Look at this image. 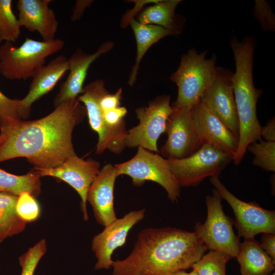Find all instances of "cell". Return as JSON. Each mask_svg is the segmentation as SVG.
<instances>
[{
  "instance_id": "17",
  "label": "cell",
  "mask_w": 275,
  "mask_h": 275,
  "mask_svg": "<svg viewBox=\"0 0 275 275\" xmlns=\"http://www.w3.org/2000/svg\"><path fill=\"white\" fill-rule=\"evenodd\" d=\"M113 46L112 42H104L91 54H87L79 49L68 59L69 73L55 97V107L67 100L77 98L82 93L84 84L91 65L100 56L109 51Z\"/></svg>"
},
{
  "instance_id": "38",
  "label": "cell",
  "mask_w": 275,
  "mask_h": 275,
  "mask_svg": "<svg viewBox=\"0 0 275 275\" xmlns=\"http://www.w3.org/2000/svg\"><path fill=\"white\" fill-rule=\"evenodd\" d=\"M189 275H198V273L193 270L190 272H189Z\"/></svg>"
},
{
  "instance_id": "28",
  "label": "cell",
  "mask_w": 275,
  "mask_h": 275,
  "mask_svg": "<svg viewBox=\"0 0 275 275\" xmlns=\"http://www.w3.org/2000/svg\"><path fill=\"white\" fill-rule=\"evenodd\" d=\"M47 250L45 239H42L19 258L21 267V275H33L36 267Z\"/></svg>"
},
{
  "instance_id": "5",
  "label": "cell",
  "mask_w": 275,
  "mask_h": 275,
  "mask_svg": "<svg viewBox=\"0 0 275 275\" xmlns=\"http://www.w3.org/2000/svg\"><path fill=\"white\" fill-rule=\"evenodd\" d=\"M64 44L59 38L45 41L26 37L19 46L5 42L0 45V73L11 80L31 78L46 58L62 50Z\"/></svg>"
},
{
  "instance_id": "24",
  "label": "cell",
  "mask_w": 275,
  "mask_h": 275,
  "mask_svg": "<svg viewBox=\"0 0 275 275\" xmlns=\"http://www.w3.org/2000/svg\"><path fill=\"white\" fill-rule=\"evenodd\" d=\"M40 177L36 170L23 175H15L0 169V192L17 196L26 192L37 197L41 191Z\"/></svg>"
},
{
  "instance_id": "26",
  "label": "cell",
  "mask_w": 275,
  "mask_h": 275,
  "mask_svg": "<svg viewBox=\"0 0 275 275\" xmlns=\"http://www.w3.org/2000/svg\"><path fill=\"white\" fill-rule=\"evenodd\" d=\"M12 1L0 0V40L16 42L20 35L21 26L12 9Z\"/></svg>"
},
{
  "instance_id": "14",
  "label": "cell",
  "mask_w": 275,
  "mask_h": 275,
  "mask_svg": "<svg viewBox=\"0 0 275 275\" xmlns=\"http://www.w3.org/2000/svg\"><path fill=\"white\" fill-rule=\"evenodd\" d=\"M145 212V209L130 211L105 226L101 232L93 237L92 250L97 260L95 269H107L112 267L114 251L125 243L128 232L143 219Z\"/></svg>"
},
{
  "instance_id": "11",
  "label": "cell",
  "mask_w": 275,
  "mask_h": 275,
  "mask_svg": "<svg viewBox=\"0 0 275 275\" xmlns=\"http://www.w3.org/2000/svg\"><path fill=\"white\" fill-rule=\"evenodd\" d=\"M173 108L166 122L167 140L160 149L167 159L187 157L203 144L196 129L191 109Z\"/></svg>"
},
{
  "instance_id": "18",
  "label": "cell",
  "mask_w": 275,
  "mask_h": 275,
  "mask_svg": "<svg viewBox=\"0 0 275 275\" xmlns=\"http://www.w3.org/2000/svg\"><path fill=\"white\" fill-rule=\"evenodd\" d=\"M68 71V59L60 54L47 65L38 68L34 73L26 95L19 101L21 118L26 119L30 114L32 104L49 92Z\"/></svg>"
},
{
  "instance_id": "10",
  "label": "cell",
  "mask_w": 275,
  "mask_h": 275,
  "mask_svg": "<svg viewBox=\"0 0 275 275\" xmlns=\"http://www.w3.org/2000/svg\"><path fill=\"white\" fill-rule=\"evenodd\" d=\"M210 180L222 199L232 208L239 237L248 238L262 233L275 234L274 211L266 210L255 202L240 200L227 189L218 177H211Z\"/></svg>"
},
{
  "instance_id": "22",
  "label": "cell",
  "mask_w": 275,
  "mask_h": 275,
  "mask_svg": "<svg viewBox=\"0 0 275 275\" xmlns=\"http://www.w3.org/2000/svg\"><path fill=\"white\" fill-rule=\"evenodd\" d=\"M180 0L159 1L143 10L138 16L137 21L144 24L163 27L179 34L176 26L175 9Z\"/></svg>"
},
{
  "instance_id": "29",
  "label": "cell",
  "mask_w": 275,
  "mask_h": 275,
  "mask_svg": "<svg viewBox=\"0 0 275 275\" xmlns=\"http://www.w3.org/2000/svg\"><path fill=\"white\" fill-rule=\"evenodd\" d=\"M18 216L25 222L36 220L40 215V207L35 197L26 192L18 196L16 206Z\"/></svg>"
},
{
  "instance_id": "39",
  "label": "cell",
  "mask_w": 275,
  "mask_h": 275,
  "mask_svg": "<svg viewBox=\"0 0 275 275\" xmlns=\"http://www.w3.org/2000/svg\"><path fill=\"white\" fill-rule=\"evenodd\" d=\"M270 275H275V273H272V274H270Z\"/></svg>"
},
{
  "instance_id": "16",
  "label": "cell",
  "mask_w": 275,
  "mask_h": 275,
  "mask_svg": "<svg viewBox=\"0 0 275 275\" xmlns=\"http://www.w3.org/2000/svg\"><path fill=\"white\" fill-rule=\"evenodd\" d=\"M117 170L111 163L104 166L91 184L87 201L91 205L98 224L106 226L116 219L114 209V186L118 176Z\"/></svg>"
},
{
  "instance_id": "19",
  "label": "cell",
  "mask_w": 275,
  "mask_h": 275,
  "mask_svg": "<svg viewBox=\"0 0 275 275\" xmlns=\"http://www.w3.org/2000/svg\"><path fill=\"white\" fill-rule=\"evenodd\" d=\"M51 0H18L16 7L21 27L29 32H37L43 41L55 39L59 26L54 10L49 7Z\"/></svg>"
},
{
  "instance_id": "6",
  "label": "cell",
  "mask_w": 275,
  "mask_h": 275,
  "mask_svg": "<svg viewBox=\"0 0 275 275\" xmlns=\"http://www.w3.org/2000/svg\"><path fill=\"white\" fill-rule=\"evenodd\" d=\"M114 166L118 175L130 176L134 186H141L150 180L164 188L172 202L177 201L180 197L181 187L170 168L168 159L156 153L139 147L131 159Z\"/></svg>"
},
{
  "instance_id": "20",
  "label": "cell",
  "mask_w": 275,
  "mask_h": 275,
  "mask_svg": "<svg viewBox=\"0 0 275 275\" xmlns=\"http://www.w3.org/2000/svg\"><path fill=\"white\" fill-rule=\"evenodd\" d=\"M236 258L241 275H270L275 268V261L254 237L240 242Z\"/></svg>"
},
{
  "instance_id": "1",
  "label": "cell",
  "mask_w": 275,
  "mask_h": 275,
  "mask_svg": "<svg viewBox=\"0 0 275 275\" xmlns=\"http://www.w3.org/2000/svg\"><path fill=\"white\" fill-rule=\"evenodd\" d=\"M86 116L85 106L75 98L61 103L38 120L0 116V162L25 157L35 169L59 166L76 154L72 132Z\"/></svg>"
},
{
  "instance_id": "23",
  "label": "cell",
  "mask_w": 275,
  "mask_h": 275,
  "mask_svg": "<svg viewBox=\"0 0 275 275\" xmlns=\"http://www.w3.org/2000/svg\"><path fill=\"white\" fill-rule=\"evenodd\" d=\"M17 199V196L0 192V241L20 233L25 227L26 222L16 212Z\"/></svg>"
},
{
  "instance_id": "27",
  "label": "cell",
  "mask_w": 275,
  "mask_h": 275,
  "mask_svg": "<svg viewBox=\"0 0 275 275\" xmlns=\"http://www.w3.org/2000/svg\"><path fill=\"white\" fill-rule=\"evenodd\" d=\"M246 150L254 156L252 162L254 166L266 171H275V142H255L249 145Z\"/></svg>"
},
{
  "instance_id": "9",
  "label": "cell",
  "mask_w": 275,
  "mask_h": 275,
  "mask_svg": "<svg viewBox=\"0 0 275 275\" xmlns=\"http://www.w3.org/2000/svg\"><path fill=\"white\" fill-rule=\"evenodd\" d=\"M170 100L169 95L158 96L150 101L148 106L135 109L139 123L127 131L126 147H141L156 153L158 152V140L165 132L167 121L173 111Z\"/></svg>"
},
{
  "instance_id": "4",
  "label": "cell",
  "mask_w": 275,
  "mask_h": 275,
  "mask_svg": "<svg viewBox=\"0 0 275 275\" xmlns=\"http://www.w3.org/2000/svg\"><path fill=\"white\" fill-rule=\"evenodd\" d=\"M206 52L198 53L190 49L182 56L178 69L170 77L178 87L172 107L191 109L210 86L215 73L216 58L206 59Z\"/></svg>"
},
{
  "instance_id": "31",
  "label": "cell",
  "mask_w": 275,
  "mask_h": 275,
  "mask_svg": "<svg viewBox=\"0 0 275 275\" xmlns=\"http://www.w3.org/2000/svg\"><path fill=\"white\" fill-rule=\"evenodd\" d=\"M19 99H11L0 90V116L21 119L19 112Z\"/></svg>"
},
{
  "instance_id": "12",
  "label": "cell",
  "mask_w": 275,
  "mask_h": 275,
  "mask_svg": "<svg viewBox=\"0 0 275 275\" xmlns=\"http://www.w3.org/2000/svg\"><path fill=\"white\" fill-rule=\"evenodd\" d=\"M230 70L216 67L214 78L200 101L239 139V123Z\"/></svg>"
},
{
  "instance_id": "3",
  "label": "cell",
  "mask_w": 275,
  "mask_h": 275,
  "mask_svg": "<svg viewBox=\"0 0 275 275\" xmlns=\"http://www.w3.org/2000/svg\"><path fill=\"white\" fill-rule=\"evenodd\" d=\"M230 46L235 61L232 82L239 123V144L233 161L238 165L241 162L249 145L262 140L261 125L257 115V103L262 91L256 88L253 81L254 39L247 36L240 42L236 37H233Z\"/></svg>"
},
{
  "instance_id": "33",
  "label": "cell",
  "mask_w": 275,
  "mask_h": 275,
  "mask_svg": "<svg viewBox=\"0 0 275 275\" xmlns=\"http://www.w3.org/2000/svg\"><path fill=\"white\" fill-rule=\"evenodd\" d=\"M261 240V248L275 261V234L263 233Z\"/></svg>"
},
{
  "instance_id": "13",
  "label": "cell",
  "mask_w": 275,
  "mask_h": 275,
  "mask_svg": "<svg viewBox=\"0 0 275 275\" xmlns=\"http://www.w3.org/2000/svg\"><path fill=\"white\" fill-rule=\"evenodd\" d=\"M99 161L84 160L76 154L68 158L58 167L47 169H35L40 176H51L60 179L72 186L79 195L84 219H89L87 210L89 189L100 171Z\"/></svg>"
},
{
  "instance_id": "40",
  "label": "cell",
  "mask_w": 275,
  "mask_h": 275,
  "mask_svg": "<svg viewBox=\"0 0 275 275\" xmlns=\"http://www.w3.org/2000/svg\"><path fill=\"white\" fill-rule=\"evenodd\" d=\"M1 42H1V40H0V43H1Z\"/></svg>"
},
{
  "instance_id": "34",
  "label": "cell",
  "mask_w": 275,
  "mask_h": 275,
  "mask_svg": "<svg viewBox=\"0 0 275 275\" xmlns=\"http://www.w3.org/2000/svg\"><path fill=\"white\" fill-rule=\"evenodd\" d=\"M260 135L265 141L275 142L274 117L270 119L264 126H261Z\"/></svg>"
},
{
  "instance_id": "35",
  "label": "cell",
  "mask_w": 275,
  "mask_h": 275,
  "mask_svg": "<svg viewBox=\"0 0 275 275\" xmlns=\"http://www.w3.org/2000/svg\"><path fill=\"white\" fill-rule=\"evenodd\" d=\"M92 2V1H77L72 10L71 20L75 21L79 19L82 15L85 9Z\"/></svg>"
},
{
  "instance_id": "25",
  "label": "cell",
  "mask_w": 275,
  "mask_h": 275,
  "mask_svg": "<svg viewBox=\"0 0 275 275\" xmlns=\"http://www.w3.org/2000/svg\"><path fill=\"white\" fill-rule=\"evenodd\" d=\"M233 257L226 253L210 251L204 255L191 268L198 275H226V264Z\"/></svg>"
},
{
  "instance_id": "15",
  "label": "cell",
  "mask_w": 275,
  "mask_h": 275,
  "mask_svg": "<svg viewBox=\"0 0 275 275\" xmlns=\"http://www.w3.org/2000/svg\"><path fill=\"white\" fill-rule=\"evenodd\" d=\"M191 113L197 132L203 144H209L234 157L239 139L200 100Z\"/></svg>"
},
{
  "instance_id": "21",
  "label": "cell",
  "mask_w": 275,
  "mask_h": 275,
  "mask_svg": "<svg viewBox=\"0 0 275 275\" xmlns=\"http://www.w3.org/2000/svg\"><path fill=\"white\" fill-rule=\"evenodd\" d=\"M129 23L134 33L136 43L135 62L128 81V84L132 86L136 80L140 63L148 49L162 38L178 34L158 25L141 23L134 18L131 20Z\"/></svg>"
},
{
  "instance_id": "2",
  "label": "cell",
  "mask_w": 275,
  "mask_h": 275,
  "mask_svg": "<svg viewBox=\"0 0 275 275\" xmlns=\"http://www.w3.org/2000/svg\"><path fill=\"white\" fill-rule=\"evenodd\" d=\"M207 250L194 232L146 228L128 257L113 261L112 275H170L191 267Z\"/></svg>"
},
{
  "instance_id": "8",
  "label": "cell",
  "mask_w": 275,
  "mask_h": 275,
  "mask_svg": "<svg viewBox=\"0 0 275 275\" xmlns=\"http://www.w3.org/2000/svg\"><path fill=\"white\" fill-rule=\"evenodd\" d=\"M233 156L213 145L204 143L190 156L168 159L170 168L180 187L195 186L204 179L218 177Z\"/></svg>"
},
{
  "instance_id": "32",
  "label": "cell",
  "mask_w": 275,
  "mask_h": 275,
  "mask_svg": "<svg viewBox=\"0 0 275 275\" xmlns=\"http://www.w3.org/2000/svg\"><path fill=\"white\" fill-rule=\"evenodd\" d=\"M122 89H119L114 94H110L108 91L101 97L99 105L102 110H108L120 106L122 99Z\"/></svg>"
},
{
  "instance_id": "30",
  "label": "cell",
  "mask_w": 275,
  "mask_h": 275,
  "mask_svg": "<svg viewBox=\"0 0 275 275\" xmlns=\"http://www.w3.org/2000/svg\"><path fill=\"white\" fill-rule=\"evenodd\" d=\"M254 14L261 27L265 31L274 30V15L267 2L256 1Z\"/></svg>"
},
{
  "instance_id": "7",
  "label": "cell",
  "mask_w": 275,
  "mask_h": 275,
  "mask_svg": "<svg viewBox=\"0 0 275 275\" xmlns=\"http://www.w3.org/2000/svg\"><path fill=\"white\" fill-rule=\"evenodd\" d=\"M222 200L215 188L212 195L206 196V220L203 224L197 223L194 232L210 251H221L236 257L240 242L234 232L233 222L223 211Z\"/></svg>"
},
{
  "instance_id": "36",
  "label": "cell",
  "mask_w": 275,
  "mask_h": 275,
  "mask_svg": "<svg viewBox=\"0 0 275 275\" xmlns=\"http://www.w3.org/2000/svg\"><path fill=\"white\" fill-rule=\"evenodd\" d=\"M159 1L157 0H148V1H132V2H134L136 4L135 7L134 9L131 10L130 12H129L125 16L124 19V22H126L125 23H126L128 22H130L131 20L132 19H134V15H135L139 11H140L141 8H142L143 6L148 3H157Z\"/></svg>"
},
{
  "instance_id": "37",
  "label": "cell",
  "mask_w": 275,
  "mask_h": 275,
  "mask_svg": "<svg viewBox=\"0 0 275 275\" xmlns=\"http://www.w3.org/2000/svg\"><path fill=\"white\" fill-rule=\"evenodd\" d=\"M170 275H189V273L186 272L185 270H181L178 272L172 273Z\"/></svg>"
}]
</instances>
